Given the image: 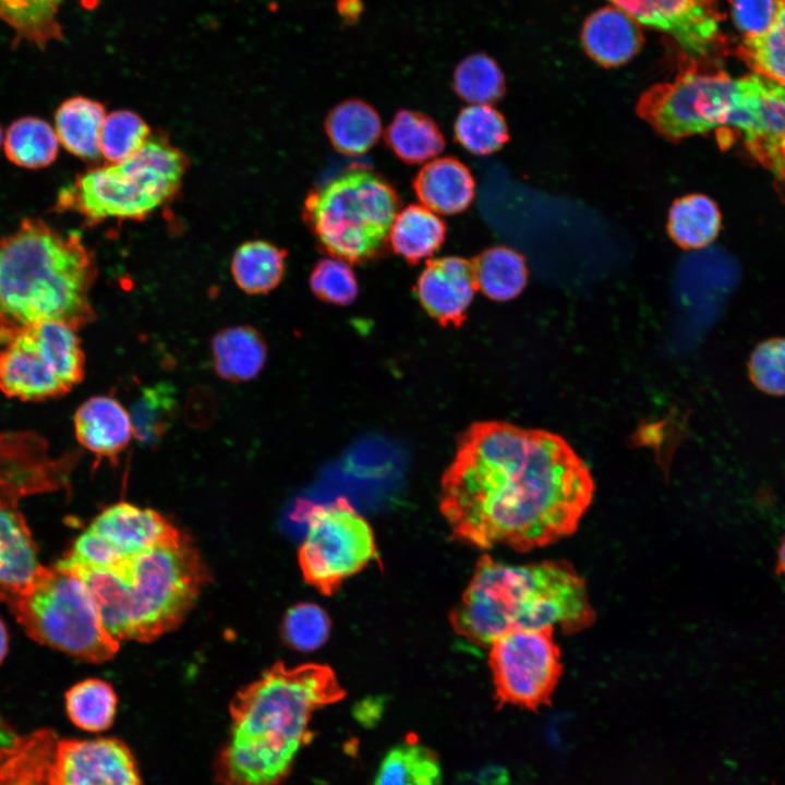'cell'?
Masks as SVG:
<instances>
[{
    "label": "cell",
    "instance_id": "cell-37",
    "mask_svg": "<svg viewBox=\"0 0 785 785\" xmlns=\"http://www.w3.org/2000/svg\"><path fill=\"white\" fill-rule=\"evenodd\" d=\"M174 387L158 383L143 388L130 412L133 437L144 446L156 445L170 428L177 411Z\"/></svg>",
    "mask_w": 785,
    "mask_h": 785
},
{
    "label": "cell",
    "instance_id": "cell-34",
    "mask_svg": "<svg viewBox=\"0 0 785 785\" xmlns=\"http://www.w3.org/2000/svg\"><path fill=\"white\" fill-rule=\"evenodd\" d=\"M737 56L753 71L785 86V0H774V14L762 33L744 36Z\"/></svg>",
    "mask_w": 785,
    "mask_h": 785
},
{
    "label": "cell",
    "instance_id": "cell-48",
    "mask_svg": "<svg viewBox=\"0 0 785 785\" xmlns=\"http://www.w3.org/2000/svg\"><path fill=\"white\" fill-rule=\"evenodd\" d=\"M3 137H4V135H3V132H2V128H1V125H0V146L3 144Z\"/></svg>",
    "mask_w": 785,
    "mask_h": 785
},
{
    "label": "cell",
    "instance_id": "cell-12",
    "mask_svg": "<svg viewBox=\"0 0 785 785\" xmlns=\"http://www.w3.org/2000/svg\"><path fill=\"white\" fill-rule=\"evenodd\" d=\"M488 665L499 704L547 705L563 672L553 629L507 632L490 645Z\"/></svg>",
    "mask_w": 785,
    "mask_h": 785
},
{
    "label": "cell",
    "instance_id": "cell-46",
    "mask_svg": "<svg viewBox=\"0 0 785 785\" xmlns=\"http://www.w3.org/2000/svg\"><path fill=\"white\" fill-rule=\"evenodd\" d=\"M775 572L777 576L785 577V534L777 548Z\"/></svg>",
    "mask_w": 785,
    "mask_h": 785
},
{
    "label": "cell",
    "instance_id": "cell-16",
    "mask_svg": "<svg viewBox=\"0 0 785 785\" xmlns=\"http://www.w3.org/2000/svg\"><path fill=\"white\" fill-rule=\"evenodd\" d=\"M475 290L471 263L459 256L427 261L415 286L422 307L444 327L462 325Z\"/></svg>",
    "mask_w": 785,
    "mask_h": 785
},
{
    "label": "cell",
    "instance_id": "cell-18",
    "mask_svg": "<svg viewBox=\"0 0 785 785\" xmlns=\"http://www.w3.org/2000/svg\"><path fill=\"white\" fill-rule=\"evenodd\" d=\"M88 528L110 546L120 563L152 546L174 529L157 511L125 502L107 507Z\"/></svg>",
    "mask_w": 785,
    "mask_h": 785
},
{
    "label": "cell",
    "instance_id": "cell-4",
    "mask_svg": "<svg viewBox=\"0 0 785 785\" xmlns=\"http://www.w3.org/2000/svg\"><path fill=\"white\" fill-rule=\"evenodd\" d=\"M116 640L152 641L176 628L207 580L192 542L176 528L112 567L73 566Z\"/></svg>",
    "mask_w": 785,
    "mask_h": 785
},
{
    "label": "cell",
    "instance_id": "cell-10",
    "mask_svg": "<svg viewBox=\"0 0 785 785\" xmlns=\"http://www.w3.org/2000/svg\"><path fill=\"white\" fill-rule=\"evenodd\" d=\"M736 78L691 61L673 81L654 84L637 100L636 112L665 140L681 141L727 125Z\"/></svg>",
    "mask_w": 785,
    "mask_h": 785
},
{
    "label": "cell",
    "instance_id": "cell-14",
    "mask_svg": "<svg viewBox=\"0 0 785 785\" xmlns=\"http://www.w3.org/2000/svg\"><path fill=\"white\" fill-rule=\"evenodd\" d=\"M47 785H143L135 757L116 737L57 740Z\"/></svg>",
    "mask_w": 785,
    "mask_h": 785
},
{
    "label": "cell",
    "instance_id": "cell-30",
    "mask_svg": "<svg viewBox=\"0 0 785 785\" xmlns=\"http://www.w3.org/2000/svg\"><path fill=\"white\" fill-rule=\"evenodd\" d=\"M63 0H0V21L14 33L13 46L21 43L44 50L52 41L63 38L58 20Z\"/></svg>",
    "mask_w": 785,
    "mask_h": 785
},
{
    "label": "cell",
    "instance_id": "cell-36",
    "mask_svg": "<svg viewBox=\"0 0 785 785\" xmlns=\"http://www.w3.org/2000/svg\"><path fill=\"white\" fill-rule=\"evenodd\" d=\"M455 140L478 156L491 155L508 141V126L503 114L491 105L462 108L454 123Z\"/></svg>",
    "mask_w": 785,
    "mask_h": 785
},
{
    "label": "cell",
    "instance_id": "cell-9",
    "mask_svg": "<svg viewBox=\"0 0 785 785\" xmlns=\"http://www.w3.org/2000/svg\"><path fill=\"white\" fill-rule=\"evenodd\" d=\"M77 329L41 322L17 330L0 352V389L21 400L60 397L85 375Z\"/></svg>",
    "mask_w": 785,
    "mask_h": 785
},
{
    "label": "cell",
    "instance_id": "cell-47",
    "mask_svg": "<svg viewBox=\"0 0 785 785\" xmlns=\"http://www.w3.org/2000/svg\"><path fill=\"white\" fill-rule=\"evenodd\" d=\"M8 652V632L4 624L0 619V664Z\"/></svg>",
    "mask_w": 785,
    "mask_h": 785
},
{
    "label": "cell",
    "instance_id": "cell-27",
    "mask_svg": "<svg viewBox=\"0 0 785 785\" xmlns=\"http://www.w3.org/2000/svg\"><path fill=\"white\" fill-rule=\"evenodd\" d=\"M384 140L395 156L408 165L437 157L446 145L438 124L427 114L411 109L396 112L385 130Z\"/></svg>",
    "mask_w": 785,
    "mask_h": 785
},
{
    "label": "cell",
    "instance_id": "cell-23",
    "mask_svg": "<svg viewBox=\"0 0 785 785\" xmlns=\"http://www.w3.org/2000/svg\"><path fill=\"white\" fill-rule=\"evenodd\" d=\"M106 116L105 106L95 99L84 96L65 99L55 112V131L59 142L78 158H98Z\"/></svg>",
    "mask_w": 785,
    "mask_h": 785
},
{
    "label": "cell",
    "instance_id": "cell-25",
    "mask_svg": "<svg viewBox=\"0 0 785 785\" xmlns=\"http://www.w3.org/2000/svg\"><path fill=\"white\" fill-rule=\"evenodd\" d=\"M58 735L51 728H38L20 735L10 747L0 748V785H47Z\"/></svg>",
    "mask_w": 785,
    "mask_h": 785
},
{
    "label": "cell",
    "instance_id": "cell-45",
    "mask_svg": "<svg viewBox=\"0 0 785 785\" xmlns=\"http://www.w3.org/2000/svg\"><path fill=\"white\" fill-rule=\"evenodd\" d=\"M20 735L0 715V748L12 746Z\"/></svg>",
    "mask_w": 785,
    "mask_h": 785
},
{
    "label": "cell",
    "instance_id": "cell-39",
    "mask_svg": "<svg viewBox=\"0 0 785 785\" xmlns=\"http://www.w3.org/2000/svg\"><path fill=\"white\" fill-rule=\"evenodd\" d=\"M152 135L144 119L131 110H116L106 116L100 154L109 164H119L135 156Z\"/></svg>",
    "mask_w": 785,
    "mask_h": 785
},
{
    "label": "cell",
    "instance_id": "cell-11",
    "mask_svg": "<svg viewBox=\"0 0 785 785\" xmlns=\"http://www.w3.org/2000/svg\"><path fill=\"white\" fill-rule=\"evenodd\" d=\"M376 558L373 530L347 499L317 505L307 512L299 564L305 581L322 594L335 593Z\"/></svg>",
    "mask_w": 785,
    "mask_h": 785
},
{
    "label": "cell",
    "instance_id": "cell-28",
    "mask_svg": "<svg viewBox=\"0 0 785 785\" xmlns=\"http://www.w3.org/2000/svg\"><path fill=\"white\" fill-rule=\"evenodd\" d=\"M470 263L476 290L494 301L515 299L527 286L526 259L511 247H488L475 255Z\"/></svg>",
    "mask_w": 785,
    "mask_h": 785
},
{
    "label": "cell",
    "instance_id": "cell-42",
    "mask_svg": "<svg viewBox=\"0 0 785 785\" xmlns=\"http://www.w3.org/2000/svg\"><path fill=\"white\" fill-rule=\"evenodd\" d=\"M330 629V620L319 606L313 603H299L286 614L282 623V636L287 643L300 651H312L325 643Z\"/></svg>",
    "mask_w": 785,
    "mask_h": 785
},
{
    "label": "cell",
    "instance_id": "cell-41",
    "mask_svg": "<svg viewBox=\"0 0 785 785\" xmlns=\"http://www.w3.org/2000/svg\"><path fill=\"white\" fill-rule=\"evenodd\" d=\"M309 283L313 294L329 304L349 305L359 292L352 268L336 257L318 259L313 266Z\"/></svg>",
    "mask_w": 785,
    "mask_h": 785
},
{
    "label": "cell",
    "instance_id": "cell-8",
    "mask_svg": "<svg viewBox=\"0 0 785 785\" xmlns=\"http://www.w3.org/2000/svg\"><path fill=\"white\" fill-rule=\"evenodd\" d=\"M5 604L32 639L76 659L101 663L119 649L84 582L57 565L43 566L32 587Z\"/></svg>",
    "mask_w": 785,
    "mask_h": 785
},
{
    "label": "cell",
    "instance_id": "cell-19",
    "mask_svg": "<svg viewBox=\"0 0 785 785\" xmlns=\"http://www.w3.org/2000/svg\"><path fill=\"white\" fill-rule=\"evenodd\" d=\"M77 442L94 454L116 463L133 437L130 412L113 397L94 396L75 412Z\"/></svg>",
    "mask_w": 785,
    "mask_h": 785
},
{
    "label": "cell",
    "instance_id": "cell-2",
    "mask_svg": "<svg viewBox=\"0 0 785 785\" xmlns=\"http://www.w3.org/2000/svg\"><path fill=\"white\" fill-rule=\"evenodd\" d=\"M345 695L326 665L274 664L230 702L229 734L214 762L216 782L280 785L313 737L310 723L315 711Z\"/></svg>",
    "mask_w": 785,
    "mask_h": 785
},
{
    "label": "cell",
    "instance_id": "cell-33",
    "mask_svg": "<svg viewBox=\"0 0 785 785\" xmlns=\"http://www.w3.org/2000/svg\"><path fill=\"white\" fill-rule=\"evenodd\" d=\"M3 149L15 166L40 169L56 160L59 140L47 121L27 116L10 124L3 137Z\"/></svg>",
    "mask_w": 785,
    "mask_h": 785
},
{
    "label": "cell",
    "instance_id": "cell-32",
    "mask_svg": "<svg viewBox=\"0 0 785 785\" xmlns=\"http://www.w3.org/2000/svg\"><path fill=\"white\" fill-rule=\"evenodd\" d=\"M443 773L435 751L409 738L382 759L373 785H442Z\"/></svg>",
    "mask_w": 785,
    "mask_h": 785
},
{
    "label": "cell",
    "instance_id": "cell-43",
    "mask_svg": "<svg viewBox=\"0 0 785 785\" xmlns=\"http://www.w3.org/2000/svg\"><path fill=\"white\" fill-rule=\"evenodd\" d=\"M735 26L744 36L762 33L774 14V0H729Z\"/></svg>",
    "mask_w": 785,
    "mask_h": 785
},
{
    "label": "cell",
    "instance_id": "cell-17",
    "mask_svg": "<svg viewBox=\"0 0 785 785\" xmlns=\"http://www.w3.org/2000/svg\"><path fill=\"white\" fill-rule=\"evenodd\" d=\"M41 568L19 502L0 494V602L26 592Z\"/></svg>",
    "mask_w": 785,
    "mask_h": 785
},
{
    "label": "cell",
    "instance_id": "cell-1",
    "mask_svg": "<svg viewBox=\"0 0 785 785\" xmlns=\"http://www.w3.org/2000/svg\"><path fill=\"white\" fill-rule=\"evenodd\" d=\"M593 494L588 466L563 437L484 421L459 437L439 508L460 542L528 551L571 534Z\"/></svg>",
    "mask_w": 785,
    "mask_h": 785
},
{
    "label": "cell",
    "instance_id": "cell-21",
    "mask_svg": "<svg viewBox=\"0 0 785 785\" xmlns=\"http://www.w3.org/2000/svg\"><path fill=\"white\" fill-rule=\"evenodd\" d=\"M412 185L422 205L442 215L466 210L475 193L474 179L468 167L450 156L425 164Z\"/></svg>",
    "mask_w": 785,
    "mask_h": 785
},
{
    "label": "cell",
    "instance_id": "cell-22",
    "mask_svg": "<svg viewBox=\"0 0 785 785\" xmlns=\"http://www.w3.org/2000/svg\"><path fill=\"white\" fill-rule=\"evenodd\" d=\"M212 355L217 375L231 383L255 378L267 359V346L261 333L250 325L229 326L212 338Z\"/></svg>",
    "mask_w": 785,
    "mask_h": 785
},
{
    "label": "cell",
    "instance_id": "cell-29",
    "mask_svg": "<svg viewBox=\"0 0 785 785\" xmlns=\"http://www.w3.org/2000/svg\"><path fill=\"white\" fill-rule=\"evenodd\" d=\"M287 251L265 240L242 243L231 258V275L246 294H267L282 280Z\"/></svg>",
    "mask_w": 785,
    "mask_h": 785
},
{
    "label": "cell",
    "instance_id": "cell-6",
    "mask_svg": "<svg viewBox=\"0 0 785 785\" xmlns=\"http://www.w3.org/2000/svg\"><path fill=\"white\" fill-rule=\"evenodd\" d=\"M189 167L167 134L155 132L135 156L78 173L58 192L52 209L77 214L88 227L141 221L174 200Z\"/></svg>",
    "mask_w": 785,
    "mask_h": 785
},
{
    "label": "cell",
    "instance_id": "cell-38",
    "mask_svg": "<svg viewBox=\"0 0 785 785\" xmlns=\"http://www.w3.org/2000/svg\"><path fill=\"white\" fill-rule=\"evenodd\" d=\"M455 93L471 105H491L503 98L505 76L494 59L483 52L467 56L452 76Z\"/></svg>",
    "mask_w": 785,
    "mask_h": 785
},
{
    "label": "cell",
    "instance_id": "cell-31",
    "mask_svg": "<svg viewBox=\"0 0 785 785\" xmlns=\"http://www.w3.org/2000/svg\"><path fill=\"white\" fill-rule=\"evenodd\" d=\"M721 228V213L712 198L703 194H688L671 206L667 232L684 250L702 249L711 244Z\"/></svg>",
    "mask_w": 785,
    "mask_h": 785
},
{
    "label": "cell",
    "instance_id": "cell-44",
    "mask_svg": "<svg viewBox=\"0 0 785 785\" xmlns=\"http://www.w3.org/2000/svg\"><path fill=\"white\" fill-rule=\"evenodd\" d=\"M336 8L339 16L349 24L355 22L363 11L361 0H337Z\"/></svg>",
    "mask_w": 785,
    "mask_h": 785
},
{
    "label": "cell",
    "instance_id": "cell-13",
    "mask_svg": "<svg viewBox=\"0 0 785 785\" xmlns=\"http://www.w3.org/2000/svg\"><path fill=\"white\" fill-rule=\"evenodd\" d=\"M726 128L738 130L749 150L785 179V86L758 73L736 78Z\"/></svg>",
    "mask_w": 785,
    "mask_h": 785
},
{
    "label": "cell",
    "instance_id": "cell-7",
    "mask_svg": "<svg viewBox=\"0 0 785 785\" xmlns=\"http://www.w3.org/2000/svg\"><path fill=\"white\" fill-rule=\"evenodd\" d=\"M399 209L400 197L385 178L354 168L309 192L302 218L326 253L360 264L383 252Z\"/></svg>",
    "mask_w": 785,
    "mask_h": 785
},
{
    "label": "cell",
    "instance_id": "cell-20",
    "mask_svg": "<svg viewBox=\"0 0 785 785\" xmlns=\"http://www.w3.org/2000/svg\"><path fill=\"white\" fill-rule=\"evenodd\" d=\"M580 38L584 52L604 68L627 63L644 43L640 24L612 4L585 19Z\"/></svg>",
    "mask_w": 785,
    "mask_h": 785
},
{
    "label": "cell",
    "instance_id": "cell-5",
    "mask_svg": "<svg viewBox=\"0 0 785 785\" xmlns=\"http://www.w3.org/2000/svg\"><path fill=\"white\" fill-rule=\"evenodd\" d=\"M593 620L584 581L568 563L509 565L488 555L450 614L456 633L479 647L515 630L578 632Z\"/></svg>",
    "mask_w": 785,
    "mask_h": 785
},
{
    "label": "cell",
    "instance_id": "cell-35",
    "mask_svg": "<svg viewBox=\"0 0 785 785\" xmlns=\"http://www.w3.org/2000/svg\"><path fill=\"white\" fill-rule=\"evenodd\" d=\"M118 698L112 686L88 678L72 686L65 693V712L70 721L88 733L107 730L117 713Z\"/></svg>",
    "mask_w": 785,
    "mask_h": 785
},
{
    "label": "cell",
    "instance_id": "cell-15",
    "mask_svg": "<svg viewBox=\"0 0 785 785\" xmlns=\"http://www.w3.org/2000/svg\"><path fill=\"white\" fill-rule=\"evenodd\" d=\"M640 25L673 37L691 61L706 57L720 38L718 0H608Z\"/></svg>",
    "mask_w": 785,
    "mask_h": 785
},
{
    "label": "cell",
    "instance_id": "cell-40",
    "mask_svg": "<svg viewBox=\"0 0 785 785\" xmlns=\"http://www.w3.org/2000/svg\"><path fill=\"white\" fill-rule=\"evenodd\" d=\"M747 371L758 390L785 397V337H771L758 342L749 355Z\"/></svg>",
    "mask_w": 785,
    "mask_h": 785
},
{
    "label": "cell",
    "instance_id": "cell-24",
    "mask_svg": "<svg viewBox=\"0 0 785 785\" xmlns=\"http://www.w3.org/2000/svg\"><path fill=\"white\" fill-rule=\"evenodd\" d=\"M324 128L334 148L350 157L367 153L382 134L378 112L357 98L346 99L331 108Z\"/></svg>",
    "mask_w": 785,
    "mask_h": 785
},
{
    "label": "cell",
    "instance_id": "cell-26",
    "mask_svg": "<svg viewBox=\"0 0 785 785\" xmlns=\"http://www.w3.org/2000/svg\"><path fill=\"white\" fill-rule=\"evenodd\" d=\"M447 227L436 213L423 205H409L396 215L388 241L392 251L415 265L432 256L446 239Z\"/></svg>",
    "mask_w": 785,
    "mask_h": 785
},
{
    "label": "cell",
    "instance_id": "cell-3",
    "mask_svg": "<svg viewBox=\"0 0 785 785\" xmlns=\"http://www.w3.org/2000/svg\"><path fill=\"white\" fill-rule=\"evenodd\" d=\"M97 273L95 254L77 232L24 218L0 238V345L36 323L78 329L94 322L89 293Z\"/></svg>",
    "mask_w": 785,
    "mask_h": 785
}]
</instances>
